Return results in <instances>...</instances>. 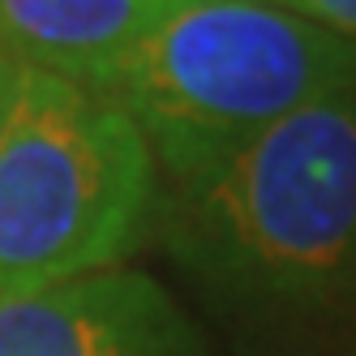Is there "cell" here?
Wrapping results in <instances>:
<instances>
[{"label":"cell","mask_w":356,"mask_h":356,"mask_svg":"<svg viewBox=\"0 0 356 356\" xmlns=\"http://www.w3.org/2000/svg\"><path fill=\"white\" fill-rule=\"evenodd\" d=\"M339 90L356 43L262 0H181L99 86L176 185Z\"/></svg>","instance_id":"cell-1"},{"label":"cell","mask_w":356,"mask_h":356,"mask_svg":"<svg viewBox=\"0 0 356 356\" xmlns=\"http://www.w3.org/2000/svg\"><path fill=\"white\" fill-rule=\"evenodd\" d=\"M172 245L219 284L318 300L356 279V90L270 124L172 193Z\"/></svg>","instance_id":"cell-2"},{"label":"cell","mask_w":356,"mask_h":356,"mask_svg":"<svg viewBox=\"0 0 356 356\" xmlns=\"http://www.w3.org/2000/svg\"><path fill=\"white\" fill-rule=\"evenodd\" d=\"M155 197L138 124L108 95L26 69L0 124V300L116 266Z\"/></svg>","instance_id":"cell-3"},{"label":"cell","mask_w":356,"mask_h":356,"mask_svg":"<svg viewBox=\"0 0 356 356\" xmlns=\"http://www.w3.org/2000/svg\"><path fill=\"white\" fill-rule=\"evenodd\" d=\"M0 356H202L159 279L108 266L0 300Z\"/></svg>","instance_id":"cell-4"},{"label":"cell","mask_w":356,"mask_h":356,"mask_svg":"<svg viewBox=\"0 0 356 356\" xmlns=\"http://www.w3.org/2000/svg\"><path fill=\"white\" fill-rule=\"evenodd\" d=\"M181 0H0V39L39 73L99 90Z\"/></svg>","instance_id":"cell-5"},{"label":"cell","mask_w":356,"mask_h":356,"mask_svg":"<svg viewBox=\"0 0 356 356\" xmlns=\"http://www.w3.org/2000/svg\"><path fill=\"white\" fill-rule=\"evenodd\" d=\"M270 5L288 9V13H300V17H309L318 26H326V31H335V35L356 43V0H270Z\"/></svg>","instance_id":"cell-6"},{"label":"cell","mask_w":356,"mask_h":356,"mask_svg":"<svg viewBox=\"0 0 356 356\" xmlns=\"http://www.w3.org/2000/svg\"><path fill=\"white\" fill-rule=\"evenodd\" d=\"M22 78H26V65H22L9 47H5V39H0V124H5V116L13 108V95H17Z\"/></svg>","instance_id":"cell-7"},{"label":"cell","mask_w":356,"mask_h":356,"mask_svg":"<svg viewBox=\"0 0 356 356\" xmlns=\"http://www.w3.org/2000/svg\"><path fill=\"white\" fill-rule=\"evenodd\" d=\"M262 5H270V0H262Z\"/></svg>","instance_id":"cell-8"}]
</instances>
